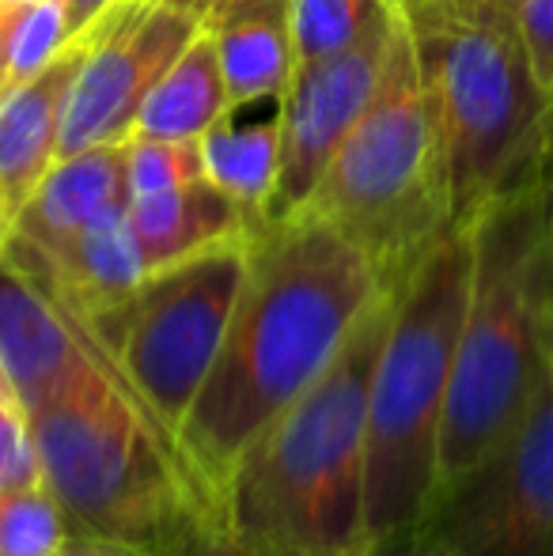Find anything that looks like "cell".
Returning <instances> with one entry per match:
<instances>
[{
  "label": "cell",
  "instance_id": "cell-17",
  "mask_svg": "<svg viewBox=\"0 0 553 556\" xmlns=\"http://www.w3.org/2000/svg\"><path fill=\"white\" fill-rule=\"evenodd\" d=\"M129 220H134V235L148 273L205 254L221 242L247 239L254 231L251 216L209 178L167 193H152V198H134Z\"/></svg>",
  "mask_w": 553,
  "mask_h": 556
},
{
  "label": "cell",
  "instance_id": "cell-28",
  "mask_svg": "<svg viewBox=\"0 0 553 556\" xmlns=\"http://www.w3.org/2000/svg\"><path fill=\"white\" fill-rule=\"evenodd\" d=\"M542 311H546V341L553 356V170H546V231H542Z\"/></svg>",
  "mask_w": 553,
  "mask_h": 556
},
{
  "label": "cell",
  "instance_id": "cell-22",
  "mask_svg": "<svg viewBox=\"0 0 553 556\" xmlns=\"http://www.w3.org/2000/svg\"><path fill=\"white\" fill-rule=\"evenodd\" d=\"M68 534L73 522L46 481L0 489V556H53Z\"/></svg>",
  "mask_w": 553,
  "mask_h": 556
},
{
  "label": "cell",
  "instance_id": "cell-15",
  "mask_svg": "<svg viewBox=\"0 0 553 556\" xmlns=\"http://www.w3.org/2000/svg\"><path fill=\"white\" fill-rule=\"evenodd\" d=\"M134 201L129 193V155L126 144L88 148L76 155H58L46 170L42 186L27 201L15 235L23 247L35 254L53 257L84 231L106 216L111 208H122Z\"/></svg>",
  "mask_w": 553,
  "mask_h": 556
},
{
  "label": "cell",
  "instance_id": "cell-2",
  "mask_svg": "<svg viewBox=\"0 0 553 556\" xmlns=\"http://www.w3.org/2000/svg\"><path fill=\"white\" fill-rule=\"evenodd\" d=\"M394 288H387L323 379L259 435L221 492V522L254 556H364L368 394Z\"/></svg>",
  "mask_w": 553,
  "mask_h": 556
},
{
  "label": "cell",
  "instance_id": "cell-16",
  "mask_svg": "<svg viewBox=\"0 0 553 556\" xmlns=\"http://www.w3.org/2000/svg\"><path fill=\"white\" fill-rule=\"evenodd\" d=\"M221 53L231 111L280 99L292 80L288 0H228L201 20Z\"/></svg>",
  "mask_w": 553,
  "mask_h": 556
},
{
  "label": "cell",
  "instance_id": "cell-6",
  "mask_svg": "<svg viewBox=\"0 0 553 556\" xmlns=\"http://www.w3.org/2000/svg\"><path fill=\"white\" fill-rule=\"evenodd\" d=\"M470 262V231L455 227L394 288V315L368 394V538L420 527L436 500Z\"/></svg>",
  "mask_w": 553,
  "mask_h": 556
},
{
  "label": "cell",
  "instance_id": "cell-29",
  "mask_svg": "<svg viewBox=\"0 0 553 556\" xmlns=\"http://www.w3.org/2000/svg\"><path fill=\"white\" fill-rule=\"evenodd\" d=\"M53 556H148V553H140L126 542H114V538L80 534V530H73V534L58 545V553Z\"/></svg>",
  "mask_w": 553,
  "mask_h": 556
},
{
  "label": "cell",
  "instance_id": "cell-1",
  "mask_svg": "<svg viewBox=\"0 0 553 556\" xmlns=\"http://www.w3.org/2000/svg\"><path fill=\"white\" fill-rule=\"evenodd\" d=\"M384 292L372 257L318 216L296 213L251 231L228 337L178 428V451L216 519L247 446L323 379Z\"/></svg>",
  "mask_w": 553,
  "mask_h": 556
},
{
  "label": "cell",
  "instance_id": "cell-25",
  "mask_svg": "<svg viewBox=\"0 0 553 556\" xmlns=\"http://www.w3.org/2000/svg\"><path fill=\"white\" fill-rule=\"evenodd\" d=\"M512 8H516L519 30H524L535 76L553 103V0H512Z\"/></svg>",
  "mask_w": 553,
  "mask_h": 556
},
{
  "label": "cell",
  "instance_id": "cell-11",
  "mask_svg": "<svg viewBox=\"0 0 553 556\" xmlns=\"http://www.w3.org/2000/svg\"><path fill=\"white\" fill-rule=\"evenodd\" d=\"M399 20L402 8H394L391 20L379 23L353 50L338 53L323 65L292 68V80L280 96V178L266 224L288 220L307 205L338 148L368 114L372 99L384 84Z\"/></svg>",
  "mask_w": 553,
  "mask_h": 556
},
{
  "label": "cell",
  "instance_id": "cell-27",
  "mask_svg": "<svg viewBox=\"0 0 553 556\" xmlns=\"http://www.w3.org/2000/svg\"><path fill=\"white\" fill-rule=\"evenodd\" d=\"M364 556H455L448 545H440L425 527H406L394 534L372 538Z\"/></svg>",
  "mask_w": 553,
  "mask_h": 556
},
{
  "label": "cell",
  "instance_id": "cell-31",
  "mask_svg": "<svg viewBox=\"0 0 553 556\" xmlns=\"http://www.w3.org/2000/svg\"><path fill=\"white\" fill-rule=\"evenodd\" d=\"M171 8H183V12H190V15H198V20H205L213 8H221V4H228V0H167Z\"/></svg>",
  "mask_w": 553,
  "mask_h": 556
},
{
  "label": "cell",
  "instance_id": "cell-32",
  "mask_svg": "<svg viewBox=\"0 0 553 556\" xmlns=\"http://www.w3.org/2000/svg\"><path fill=\"white\" fill-rule=\"evenodd\" d=\"M387 4H394V8H406V4H410V0H387Z\"/></svg>",
  "mask_w": 553,
  "mask_h": 556
},
{
  "label": "cell",
  "instance_id": "cell-20",
  "mask_svg": "<svg viewBox=\"0 0 553 556\" xmlns=\"http://www.w3.org/2000/svg\"><path fill=\"white\" fill-rule=\"evenodd\" d=\"M65 0H0V106L68 46Z\"/></svg>",
  "mask_w": 553,
  "mask_h": 556
},
{
  "label": "cell",
  "instance_id": "cell-7",
  "mask_svg": "<svg viewBox=\"0 0 553 556\" xmlns=\"http://www.w3.org/2000/svg\"><path fill=\"white\" fill-rule=\"evenodd\" d=\"M300 213L334 224L356 242L387 288H399L420 257L458 227L406 15L368 114L338 148Z\"/></svg>",
  "mask_w": 553,
  "mask_h": 556
},
{
  "label": "cell",
  "instance_id": "cell-13",
  "mask_svg": "<svg viewBox=\"0 0 553 556\" xmlns=\"http://www.w3.org/2000/svg\"><path fill=\"white\" fill-rule=\"evenodd\" d=\"M88 46L91 35L68 38L53 65L0 106V250L8 247L27 201L58 160L61 114Z\"/></svg>",
  "mask_w": 553,
  "mask_h": 556
},
{
  "label": "cell",
  "instance_id": "cell-12",
  "mask_svg": "<svg viewBox=\"0 0 553 556\" xmlns=\"http://www.w3.org/2000/svg\"><path fill=\"white\" fill-rule=\"evenodd\" d=\"M106 375H118V367L88 326L0 250V387L15 397L23 417Z\"/></svg>",
  "mask_w": 553,
  "mask_h": 556
},
{
  "label": "cell",
  "instance_id": "cell-4",
  "mask_svg": "<svg viewBox=\"0 0 553 556\" xmlns=\"http://www.w3.org/2000/svg\"><path fill=\"white\" fill-rule=\"evenodd\" d=\"M470 295L458 326L440 484L448 489L524 420L553 375L542 311L546 178L486 205L470 224Z\"/></svg>",
  "mask_w": 553,
  "mask_h": 556
},
{
  "label": "cell",
  "instance_id": "cell-18",
  "mask_svg": "<svg viewBox=\"0 0 553 556\" xmlns=\"http://www.w3.org/2000/svg\"><path fill=\"white\" fill-rule=\"evenodd\" d=\"M231 114L221 53L205 27L178 53V61L155 80L137 114L134 137L201 140L221 117Z\"/></svg>",
  "mask_w": 553,
  "mask_h": 556
},
{
  "label": "cell",
  "instance_id": "cell-3",
  "mask_svg": "<svg viewBox=\"0 0 553 556\" xmlns=\"http://www.w3.org/2000/svg\"><path fill=\"white\" fill-rule=\"evenodd\" d=\"M420 84L436 117L451 216L531 190L553 155V103L535 76L512 0H410Z\"/></svg>",
  "mask_w": 553,
  "mask_h": 556
},
{
  "label": "cell",
  "instance_id": "cell-33",
  "mask_svg": "<svg viewBox=\"0 0 553 556\" xmlns=\"http://www.w3.org/2000/svg\"><path fill=\"white\" fill-rule=\"evenodd\" d=\"M550 170H553V155H550Z\"/></svg>",
  "mask_w": 553,
  "mask_h": 556
},
{
  "label": "cell",
  "instance_id": "cell-14",
  "mask_svg": "<svg viewBox=\"0 0 553 556\" xmlns=\"http://www.w3.org/2000/svg\"><path fill=\"white\" fill-rule=\"evenodd\" d=\"M4 254L35 273L76 318H96L99 311L122 303L129 292L148 277L144 257H140L129 205L111 208L91 227H84L61 254L42 257L20 239H8Z\"/></svg>",
  "mask_w": 553,
  "mask_h": 556
},
{
  "label": "cell",
  "instance_id": "cell-26",
  "mask_svg": "<svg viewBox=\"0 0 553 556\" xmlns=\"http://www.w3.org/2000/svg\"><path fill=\"white\" fill-rule=\"evenodd\" d=\"M167 556H254V553L247 549L224 522L205 519V522H198V527H193Z\"/></svg>",
  "mask_w": 553,
  "mask_h": 556
},
{
  "label": "cell",
  "instance_id": "cell-24",
  "mask_svg": "<svg viewBox=\"0 0 553 556\" xmlns=\"http://www.w3.org/2000/svg\"><path fill=\"white\" fill-rule=\"evenodd\" d=\"M42 481V466H38V451L30 440V428L15 397L0 387V489H15V484Z\"/></svg>",
  "mask_w": 553,
  "mask_h": 556
},
{
  "label": "cell",
  "instance_id": "cell-5",
  "mask_svg": "<svg viewBox=\"0 0 553 556\" xmlns=\"http://www.w3.org/2000/svg\"><path fill=\"white\" fill-rule=\"evenodd\" d=\"M27 428L42 481L80 534L167 556L198 522L216 519L178 443L118 375L30 409Z\"/></svg>",
  "mask_w": 553,
  "mask_h": 556
},
{
  "label": "cell",
  "instance_id": "cell-8",
  "mask_svg": "<svg viewBox=\"0 0 553 556\" xmlns=\"http://www.w3.org/2000/svg\"><path fill=\"white\" fill-rule=\"evenodd\" d=\"M247 265L251 235L148 273L122 303L88 323L80 318L118 367L129 394L175 443L221 356Z\"/></svg>",
  "mask_w": 553,
  "mask_h": 556
},
{
  "label": "cell",
  "instance_id": "cell-30",
  "mask_svg": "<svg viewBox=\"0 0 553 556\" xmlns=\"http://www.w3.org/2000/svg\"><path fill=\"white\" fill-rule=\"evenodd\" d=\"M118 4V0H65L68 8V30H73V38H84L91 27H96L99 20H103L111 8Z\"/></svg>",
  "mask_w": 553,
  "mask_h": 556
},
{
  "label": "cell",
  "instance_id": "cell-23",
  "mask_svg": "<svg viewBox=\"0 0 553 556\" xmlns=\"http://www.w3.org/2000/svg\"><path fill=\"white\" fill-rule=\"evenodd\" d=\"M129 193L152 198L178 186H190L205 178L201 140H171V137H129Z\"/></svg>",
  "mask_w": 553,
  "mask_h": 556
},
{
  "label": "cell",
  "instance_id": "cell-10",
  "mask_svg": "<svg viewBox=\"0 0 553 556\" xmlns=\"http://www.w3.org/2000/svg\"><path fill=\"white\" fill-rule=\"evenodd\" d=\"M201 20L183 8L118 0L96 27L61 114L58 155L126 144L148 91L193 42ZM84 35V38H88Z\"/></svg>",
  "mask_w": 553,
  "mask_h": 556
},
{
  "label": "cell",
  "instance_id": "cell-19",
  "mask_svg": "<svg viewBox=\"0 0 553 556\" xmlns=\"http://www.w3.org/2000/svg\"><path fill=\"white\" fill-rule=\"evenodd\" d=\"M201 160L209 182L221 186L259 231L280 178V103L251 125H236V114L221 117L201 137Z\"/></svg>",
  "mask_w": 553,
  "mask_h": 556
},
{
  "label": "cell",
  "instance_id": "cell-9",
  "mask_svg": "<svg viewBox=\"0 0 553 556\" xmlns=\"http://www.w3.org/2000/svg\"><path fill=\"white\" fill-rule=\"evenodd\" d=\"M420 527L455 556H553V375L524 420L436 492Z\"/></svg>",
  "mask_w": 553,
  "mask_h": 556
},
{
  "label": "cell",
  "instance_id": "cell-21",
  "mask_svg": "<svg viewBox=\"0 0 553 556\" xmlns=\"http://www.w3.org/2000/svg\"><path fill=\"white\" fill-rule=\"evenodd\" d=\"M394 15L387 0H288V35L296 68L323 65L353 50Z\"/></svg>",
  "mask_w": 553,
  "mask_h": 556
}]
</instances>
